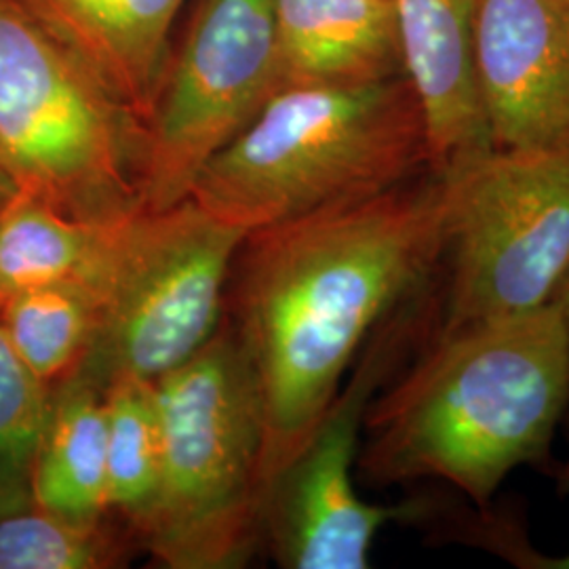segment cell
Wrapping results in <instances>:
<instances>
[{"label": "cell", "instance_id": "cell-8", "mask_svg": "<svg viewBox=\"0 0 569 569\" xmlns=\"http://www.w3.org/2000/svg\"><path fill=\"white\" fill-rule=\"evenodd\" d=\"M432 284L395 310L371 336L305 448L266 491L264 540L287 569H367L378 531L420 515V505H371L355 488L367 409L409 350L439 319Z\"/></svg>", "mask_w": 569, "mask_h": 569}, {"label": "cell", "instance_id": "cell-13", "mask_svg": "<svg viewBox=\"0 0 569 569\" xmlns=\"http://www.w3.org/2000/svg\"><path fill=\"white\" fill-rule=\"evenodd\" d=\"M146 122L186 0H20Z\"/></svg>", "mask_w": 569, "mask_h": 569}, {"label": "cell", "instance_id": "cell-6", "mask_svg": "<svg viewBox=\"0 0 569 569\" xmlns=\"http://www.w3.org/2000/svg\"><path fill=\"white\" fill-rule=\"evenodd\" d=\"M244 234L192 199L122 220L87 284L98 321L68 380L103 395L119 380L157 385L188 363L224 323L228 281Z\"/></svg>", "mask_w": 569, "mask_h": 569}, {"label": "cell", "instance_id": "cell-14", "mask_svg": "<svg viewBox=\"0 0 569 569\" xmlns=\"http://www.w3.org/2000/svg\"><path fill=\"white\" fill-rule=\"evenodd\" d=\"M34 507L79 523L108 519L106 406L100 390L66 380L51 407L32 468Z\"/></svg>", "mask_w": 569, "mask_h": 569}, {"label": "cell", "instance_id": "cell-21", "mask_svg": "<svg viewBox=\"0 0 569 569\" xmlns=\"http://www.w3.org/2000/svg\"><path fill=\"white\" fill-rule=\"evenodd\" d=\"M552 302L559 306V310H561V315H563V319H566V323H568L569 327V270L568 274L563 277L561 284H559V289H557Z\"/></svg>", "mask_w": 569, "mask_h": 569}, {"label": "cell", "instance_id": "cell-5", "mask_svg": "<svg viewBox=\"0 0 569 569\" xmlns=\"http://www.w3.org/2000/svg\"><path fill=\"white\" fill-rule=\"evenodd\" d=\"M143 124L20 0H0V169L84 224L142 211Z\"/></svg>", "mask_w": 569, "mask_h": 569}, {"label": "cell", "instance_id": "cell-7", "mask_svg": "<svg viewBox=\"0 0 569 569\" xmlns=\"http://www.w3.org/2000/svg\"><path fill=\"white\" fill-rule=\"evenodd\" d=\"M441 180L448 287L435 331L549 306L569 270V148H493Z\"/></svg>", "mask_w": 569, "mask_h": 569}, {"label": "cell", "instance_id": "cell-16", "mask_svg": "<svg viewBox=\"0 0 569 569\" xmlns=\"http://www.w3.org/2000/svg\"><path fill=\"white\" fill-rule=\"evenodd\" d=\"M98 321L87 284H34L0 300V327L26 367L58 387L81 366Z\"/></svg>", "mask_w": 569, "mask_h": 569}, {"label": "cell", "instance_id": "cell-12", "mask_svg": "<svg viewBox=\"0 0 569 569\" xmlns=\"http://www.w3.org/2000/svg\"><path fill=\"white\" fill-rule=\"evenodd\" d=\"M274 72L277 93L406 77L395 0H274Z\"/></svg>", "mask_w": 569, "mask_h": 569}, {"label": "cell", "instance_id": "cell-2", "mask_svg": "<svg viewBox=\"0 0 569 569\" xmlns=\"http://www.w3.org/2000/svg\"><path fill=\"white\" fill-rule=\"evenodd\" d=\"M569 409V327L533 312L435 331L367 409L357 468L376 486L446 481L479 509L519 467L550 462Z\"/></svg>", "mask_w": 569, "mask_h": 569}, {"label": "cell", "instance_id": "cell-1", "mask_svg": "<svg viewBox=\"0 0 569 569\" xmlns=\"http://www.w3.org/2000/svg\"><path fill=\"white\" fill-rule=\"evenodd\" d=\"M446 186L387 192L244 234L224 323L262 418L266 491L315 432L388 317L443 268Z\"/></svg>", "mask_w": 569, "mask_h": 569}, {"label": "cell", "instance_id": "cell-3", "mask_svg": "<svg viewBox=\"0 0 569 569\" xmlns=\"http://www.w3.org/2000/svg\"><path fill=\"white\" fill-rule=\"evenodd\" d=\"M428 169L427 129L407 77L293 87L218 152L190 199L244 232L361 201Z\"/></svg>", "mask_w": 569, "mask_h": 569}, {"label": "cell", "instance_id": "cell-10", "mask_svg": "<svg viewBox=\"0 0 569 569\" xmlns=\"http://www.w3.org/2000/svg\"><path fill=\"white\" fill-rule=\"evenodd\" d=\"M477 72L493 148H569V0H481Z\"/></svg>", "mask_w": 569, "mask_h": 569}, {"label": "cell", "instance_id": "cell-4", "mask_svg": "<svg viewBox=\"0 0 569 569\" xmlns=\"http://www.w3.org/2000/svg\"><path fill=\"white\" fill-rule=\"evenodd\" d=\"M161 468L133 528L169 569L244 568L264 536L262 418L226 323L188 363L157 382Z\"/></svg>", "mask_w": 569, "mask_h": 569}, {"label": "cell", "instance_id": "cell-9", "mask_svg": "<svg viewBox=\"0 0 569 569\" xmlns=\"http://www.w3.org/2000/svg\"><path fill=\"white\" fill-rule=\"evenodd\" d=\"M274 93V0H197L143 122V209L190 199L207 163Z\"/></svg>", "mask_w": 569, "mask_h": 569}, {"label": "cell", "instance_id": "cell-19", "mask_svg": "<svg viewBox=\"0 0 569 569\" xmlns=\"http://www.w3.org/2000/svg\"><path fill=\"white\" fill-rule=\"evenodd\" d=\"M51 407V387L11 348L0 327V517L34 507L32 468Z\"/></svg>", "mask_w": 569, "mask_h": 569}, {"label": "cell", "instance_id": "cell-18", "mask_svg": "<svg viewBox=\"0 0 569 569\" xmlns=\"http://www.w3.org/2000/svg\"><path fill=\"white\" fill-rule=\"evenodd\" d=\"M131 542L136 536H121L110 517L79 523L30 507L0 517V569L121 568Z\"/></svg>", "mask_w": 569, "mask_h": 569}, {"label": "cell", "instance_id": "cell-11", "mask_svg": "<svg viewBox=\"0 0 569 569\" xmlns=\"http://www.w3.org/2000/svg\"><path fill=\"white\" fill-rule=\"evenodd\" d=\"M481 0H395L403 72L427 129L428 169L448 176L493 150L477 72Z\"/></svg>", "mask_w": 569, "mask_h": 569}, {"label": "cell", "instance_id": "cell-20", "mask_svg": "<svg viewBox=\"0 0 569 569\" xmlns=\"http://www.w3.org/2000/svg\"><path fill=\"white\" fill-rule=\"evenodd\" d=\"M488 549L496 550L498 555L507 557L509 561L521 566V568L569 569V552L563 557H545V555L529 549L528 542H519L515 538H505L498 531H496V536H491Z\"/></svg>", "mask_w": 569, "mask_h": 569}, {"label": "cell", "instance_id": "cell-15", "mask_svg": "<svg viewBox=\"0 0 569 569\" xmlns=\"http://www.w3.org/2000/svg\"><path fill=\"white\" fill-rule=\"evenodd\" d=\"M121 222H77L18 190L0 209V300L34 284L91 283Z\"/></svg>", "mask_w": 569, "mask_h": 569}, {"label": "cell", "instance_id": "cell-22", "mask_svg": "<svg viewBox=\"0 0 569 569\" xmlns=\"http://www.w3.org/2000/svg\"><path fill=\"white\" fill-rule=\"evenodd\" d=\"M18 192V188H16V183L13 180L0 169V209L4 207V203L13 197Z\"/></svg>", "mask_w": 569, "mask_h": 569}, {"label": "cell", "instance_id": "cell-17", "mask_svg": "<svg viewBox=\"0 0 569 569\" xmlns=\"http://www.w3.org/2000/svg\"><path fill=\"white\" fill-rule=\"evenodd\" d=\"M103 406L108 505L133 531L152 502L161 468L157 385L119 380L103 392Z\"/></svg>", "mask_w": 569, "mask_h": 569}]
</instances>
